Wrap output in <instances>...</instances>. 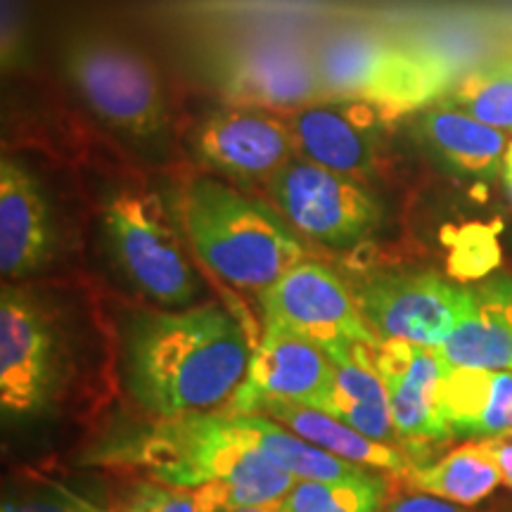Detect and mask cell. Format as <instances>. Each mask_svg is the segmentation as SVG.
<instances>
[{
  "label": "cell",
  "mask_w": 512,
  "mask_h": 512,
  "mask_svg": "<svg viewBox=\"0 0 512 512\" xmlns=\"http://www.w3.org/2000/svg\"><path fill=\"white\" fill-rule=\"evenodd\" d=\"M325 354L330 356L332 368H335V380H332L330 399L325 401L323 411L377 444L399 448L387 387L370 361V347L342 344V347L328 349Z\"/></svg>",
  "instance_id": "obj_19"
},
{
  "label": "cell",
  "mask_w": 512,
  "mask_h": 512,
  "mask_svg": "<svg viewBox=\"0 0 512 512\" xmlns=\"http://www.w3.org/2000/svg\"><path fill=\"white\" fill-rule=\"evenodd\" d=\"M121 512H228L204 489H176L159 482L140 484Z\"/></svg>",
  "instance_id": "obj_27"
},
{
  "label": "cell",
  "mask_w": 512,
  "mask_h": 512,
  "mask_svg": "<svg viewBox=\"0 0 512 512\" xmlns=\"http://www.w3.org/2000/svg\"><path fill=\"white\" fill-rule=\"evenodd\" d=\"M387 512H470L463 505L441 501L437 496L420 494V491H411V494L396 496L389 501Z\"/></svg>",
  "instance_id": "obj_28"
},
{
  "label": "cell",
  "mask_w": 512,
  "mask_h": 512,
  "mask_svg": "<svg viewBox=\"0 0 512 512\" xmlns=\"http://www.w3.org/2000/svg\"><path fill=\"white\" fill-rule=\"evenodd\" d=\"M484 446L489 456L494 458L498 472H501V482L512 489V437L489 439L484 441Z\"/></svg>",
  "instance_id": "obj_30"
},
{
  "label": "cell",
  "mask_w": 512,
  "mask_h": 512,
  "mask_svg": "<svg viewBox=\"0 0 512 512\" xmlns=\"http://www.w3.org/2000/svg\"><path fill=\"white\" fill-rule=\"evenodd\" d=\"M79 382V356L60 313L29 287L0 292V408L10 427H29L62 411Z\"/></svg>",
  "instance_id": "obj_4"
},
{
  "label": "cell",
  "mask_w": 512,
  "mask_h": 512,
  "mask_svg": "<svg viewBox=\"0 0 512 512\" xmlns=\"http://www.w3.org/2000/svg\"><path fill=\"white\" fill-rule=\"evenodd\" d=\"M370 361L389 394L396 444L411 465L430 463L434 448L451 437L439 415V384L446 363L439 349L408 342H377Z\"/></svg>",
  "instance_id": "obj_12"
},
{
  "label": "cell",
  "mask_w": 512,
  "mask_h": 512,
  "mask_svg": "<svg viewBox=\"0 0 512 512\" xmlns=\"http://www.w3.org/2000/svg\"><path fill=\"white\" fill-rule=\"evenodd\" d=\"M418 136L432 157L453 174L477 181L503 176L510 147L508 133L484 124L458 107H425L418 119Z\"/></svg>",
  "instance_id": "obj_18"
},
{
  "label": "cell",
  "mask_w": 512,
  "mask_h": 512,
  "mask_svg": "<svg viewBox=\"0 0 512 512\" xmlns=\"http://www.w3.org/2000/svg\"><path fill=\"white\" fill-rule=\"evenodd\" d=\"M64 74L88 112L126 147L150 162L169 157L171 112L143 53L110 36H81L64 50Z\"/></svg>",
  "instance_id": "obj_5"
},
{
  "label": "cell",
  "mask_w": 512,
  "mask_h": 512,
  "mask_svg": "<svg viewBox=\"0 0 512 512\" xmlns=\"http://www.w3.org/2000/svg\"><path fill=\"white\" fill-rule=\"evenodd\" d=\"M335 368L318 344L287 330L264 328L249 361L245 382L221 411L249 415L261 401H294L323 411Z\"/></svg>",
  "instance_id": "obj_15"
},
{
  "label": "cell",
  "mask_w": 512,
  "mask_h": 512,
  "mask_svg": "<svg viewBox=\"0 0 512 512\" xmlns=\"http://www.w3.org/2000/svg\"><path fill=\"white\" fill-rule=\"evenodd\" d=\"M444 100L498 131L512 133V55L477 64L451 83Z\"/></svg>",
  "instance_id": "obj_24"
},
{
  "label": "cell",
  "mask_w": 512,
  "mask_h": 512,
  "mask_svg": "<svg viewBox=\"0 0 512 512\" xmlns=\"http://www.w3.org/2000/svg\"><path fill=\"white\" fill-rule=\"evenodd\" d=\"M100 228L107 256L140 297L157 309L197 306L202 280L174 219L152 192H114L102 207Z\"/></svg>",
  "instance_id": "obj_7"
},
{
  "label": "cell",
  "mask_w": 512,
  "mask_h": 512,
  "mask_svg": "<svg viewBox=\"0 0 512 512\" xmlns=\"http://www.w3.org/2000/svg\"><path fill=\"white\" fill-rule=\"evenodd\" d=\"M0 512H107L100 505L76 494L67 484L55 479H36V482L17 484L3 498Z\"/></svg>",
  "instance_id": "obj_26"
},
{
  "label": "cell",
  "mask_w": 512,
  "mask_h": 512,
  "mask_svg": "<svg viewBox=\"0 0 512 512\" xmlns=\"http://www.w3.org/2000/svg\"><path fill=\"white\" fill-rule=\"evenodd\" d=\"M98 458L138 465L176 489H204L226 510L280 503L297 484L242 437L226 411L155 418L102 448Z\"/></svg>",
  "instance_id": "obj_2"
},
{
  "label": "cell",
  "mask_w": 512,
  "mask_h": 512,
  "mask_svg": "<svg viewBox=\"0 0 512 512\" xmlns=\"http://www.w3.org/2000/svg\"><path fill=\"white\" fill-rule=\"evenodd\" d=\"M280 505L285 512H387V479L370 472L337 482L297 479Z\"/></svg>",
  "instance_id": "obj_25"
},
{
  "label": "cell",
  "mask_w": 512,
  "mask_h": 512,
  "mask_svg": "<svg viewBox=\"0 0 512 512\" xmlns=\"http://www.w3.org/2000/svg\"><path fill=\"white\" fill-rule=\"evenodd\" d=\"M183 235L216 278L238 290L264 292L306 259L304 240L278 209L200 176L181 197Z\"/></svg>",
  "instance_id": "obj_3"
},
{
  "label": "cell",
  "mask_w": 512,
  "mask_h": 512,
  "mask_svg": "<svg viewBox=\"0 0 512 512\" xmlns=\"http://www.w3.org/2000/svg\"><path fill=\"white\" fill-rule=\"evenodd\" d=\"M233 415V413H230ZM235 425L242 437L252 444L256 451L283 467L294 479H311V482H337V479H351L368 472V467L349 463L323 448L309 444V441L294 434L264 415H233Z\"/></svg>",
  "instance_id": "obj_22"
},
{
  "label": "cell",
  "mask_w": 512,
  "mask_h": 512,
  "mask_svg": "<svg viewBox=\"0 0 512 512\" xmlns=\"http://www.w3.org/2000/svg\"><path fill=\"white\" fill-rule=\"evenodd\" d=\"M403 477L413 491L463 508L484 501L494 494L498 484H503L501 472L486 451L484 441H467L448 451L437 463L411 465Z\"/></svg>",
  "instance_id": "obj_23"
},
{
  "label": "cell",
  "mask_w": 512,
  "mask_h": 512,
  "mask_svg": "<svg viewBox=\"0 0 512 512\" xmlns=\"http://www.w3.org/2000/svg\"><path fill=\"white\" fill-rule=\"evenodd\" d=\"M283 117L299 159L363 183L380 169L387 114L368 102H318Z\"/></svg>",
  "instance_id": "obj_14"
},
{
  "label": "cell",
  "mask_w": 512,
  "mask_h": 512,
  "mask_svg": "<svg viewBox=\"0 0 512 512\" xmlns=\"http://www.w3.org/2000/svg\"><path fill=\"white\" fill-rule=\"evenodd\" d=\"M190 147L207 169L235 183H266L297 159L283 114L228 102L195 126Z\"/></svg>",
  "instance_id": "obj_13"
},
{
  "label": "cell",
  "mask_w": 512,
  "mask_h": 512,
  "mask_svg": "<svg viewBox=\"0 0 512 512\" xmlns=\"http://www.w3.org/2000/svg\"><path fill=\"white\" fill-rule=\"evenodd\" d=\"M209 76L228 105L290 114L325 100L313 38L290 29H264L221 43Z\"/></svg>",
  "instance_id": "obj_8"
},
{
  "label": "cell",
  "mask_w": 512,
  "mask_h": 512,
  "mask_svg": "<svg viewBox=\"0 0 512 512\" xmlns=\"http://www.w3.org/2000/svg\"><path fill=\"white\" fill-rule=\"evenodd\" d=\"M264 328L287 330L328 351L342 344L380 342L363 318L354 290L332 268L318 261H299L259 292Z\"/></svg>",
  "instance_id": "obj_11"
},
{
  "label": "cell",
  "mask_w": 512,
  "mask_h": 512,
  "mask_svg": "<svg viewBox=\"0 0 512 512\" xmlns=\"http://www.w3.org/2000/svg\"><path fill=\"white\" fill-rule=\"evenodd\" d=\"M439 415L451 437H512V370L446 366L439 384Z\"/></svg>",
  "instance_id": "obj_17"
},
{
  "label": "cell",
  "mask_w": 512,
  "mask_h": 512,
  "mask_svg": "<svg viewBox=\"0 0 512 512\" xmlns=\"http://www.w3.org/2000/svg\"><path fill=\"white\" fill-rule=\"evenodd\" d=\"M325 100L368 102L384 114L425 110L456 81L444 57L368 27L313 38Z\"/></svg>",
  "instance_id": "obj_6"
},
{
  "label": "cell",
  "mask_w": 512,
  "mask_h": 512,
  "mask_svg": "<svg viewBox=\"0 0 512 512\" xmlns=\"http://www.w3.org/2000/svg\"><path fill=\"white\" fill-rule=\"evenodd\" d=\"M273 207L316 245L354 249L382 226V202L358 178L292 159L264 183Z\"/></svg>",
  "instance_id": "obj_9"
},
{
  "label": "cell",
  "mask_w": 512,
  "mask_h": 512,
  "mask_svg": "<svg viewBox=\"0 0 512 512\" xmlns=\"http://www.w3.org/2000/svg\"><path fill=\"white\" fill-rule=\"evenodd\" d=\"M228 512H285V508L280 503H273V505H252V508H233Z\"/></svg>",
  "instance_id": "obj_32"
},
{
  "label": "cell",
  "mask_w": 512,
  "mask_h": 512,
  "mask_svg": "<svg viewBox=\"0 0 512 512\" xmlns=\"http://www.w3.org/2000/svg\"><path fill=\"white\" fill-rule=\"evenodd\" d=\"M19 10L17 0H3V67L5 72L17 64L22 55L19 50V43H22V36H19Z\"/></svg>",
  "instance_id": "obj_29"
},
{
  "label": "cell",
  "mask_w": 512,
  "mask_h": 512,
  "mask_svg": "<svg viewBox=\"0 0 512 512\" xmlns=\"http://www.w3.org/2000/svg\"><path fill=\"white\" fill-rule=\"evenodd\" d=\"M252 342L221 304L138 309L121 323L119 377L152 418L226 408L245 382Z\"/></svg>",
  "instance_id": "obj_1"
},
{
  "label": "cell",
  "mask_w": 512,
  "mask_h": 512,
  "mask_svg": "<svg viewBox=\"0 0 512 512\" xmlns=\"http://www.w3.org/2000/svg\"><path fill=\"white\" fill-rule=\"evenodd\" d=\"M249 415H264L280 425L292 430L294 434L309 441V444L323 448L332 456L349 460V463L375 467V470L396 472V475H406L411 460L406 453L396 446L377 444V441L363 437L354 427L344 425L342 420L332 418L330 413L318 411L313 406L294 401H261Z\"/></svg>",
  "instance_id": "obj_21"
},
{
  "label": "cell",
  "mask_w": 512,
  "mask_h": 512,
  "mask_svg": "<svg viewBox=\"0 0 512 512\" xmlns=\"http://www.w3.org/2000/svg\"><path fill=\"white\" fill-rule=\"evenodd\" d=\"M60 252L53 204L38 176L15 157L0 162V271L8 283L48 271Z\"/></svg>",
  "instance_id": "obj_16"
},
{
  "label": "cell",
  "mask_w": 512,
  "mask_h": 512,
  "mask_svg": "<svg viewBox=\"0 0 512 512\" xmlns=\"http://www.w3.org/2000/svg\"><path fill=\"white\" fill-rule=\"evenodd\" d=\"M363 318L380 342L439 349L477 306L475 287H460L432 271L375 273L354 287Z\"/></svg>",
  "instance_id": "obj_10"
},
{
  "label": "cell",
  "mask_w": 512,
  "mask_h": 512,
  "mask_svg": "<svg viewBox=\"0 0 512 512\" xmlns=\"http://www.w3.org/2000/svg\"><path fill=\"white\" fill-rule=\"evenodd\" d=\"M477 306L439 347L446 366L512 370V278L475 287Z\"/></svg>",
  "instance_id": "obj_20"
},
{
  "label": "cell",
  "mask_w": 512,
  "mask_h": 512,
  "mask_svg": "<svg viewBox=\"0 0 512 512\" xmlns=\"http://www.w3.org/2000/svg\"><path fill=\"white\" fill-rule=\"evenodd\" d=\"M503 183H505V190H508V197L512 202V140H510L508 155H505V164H503Z\"/></svg>",
  "instance_id": "obj_31"
}]
</instances>
